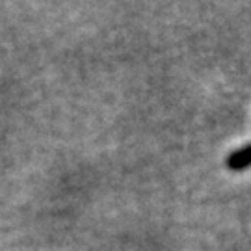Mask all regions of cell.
Here are the masks:
<instances>
[{
    "label": "cell",
    "mask_w": 251,
    "mask_h": 251,
    "mask_svg": "<svg viewBox=\"0 0 251 251\" xmlns=\"http://www.w3.org/2000/svg\"><path fill=\"white\" fill-rule=\"evenodd\" d=\"M227 166L234 171L250 168L251 166V145L244 147V149H240V151L233 152V154L227 158Z\"/></svg>",
    "instance_id": "obj_1"
}]
</instances>
